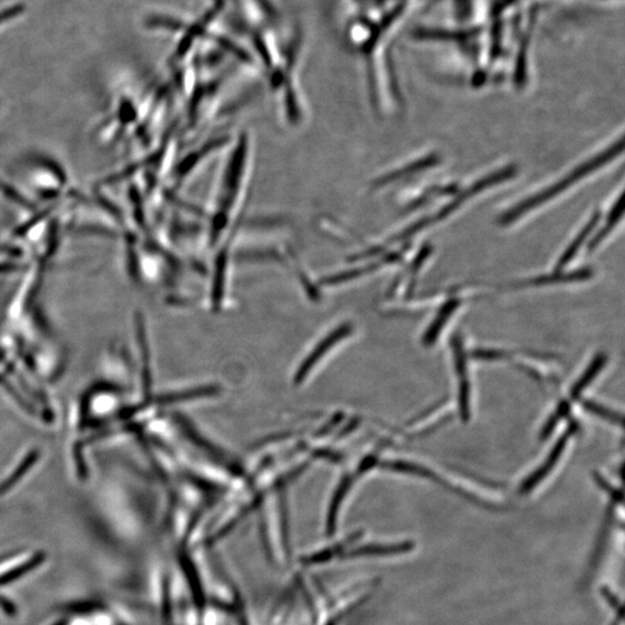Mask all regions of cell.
Wrapping results in <instances>:
<instances>
[{"mask_svg":"<svg viewBox=\"0 0 625 625\" xmlns=\"http://www.w3.org/2000/svg\"><path fill=\"white\" fill-rule=\"evenodd\" d=\"M601 593H602L603 598L606 600V602L609 603L614 609H616L617 611H623V606H622L620 600L617 599V596H615L614 593L611 592L609 588L602 587Z\"/></svg>","mask_w":625,"mask_h":625,"instance_id":"21","label":"cell"},{"mask_svg":"<svg viewBox=\"0 0 625 625\" xmlns=\"http://www.w3.org/2000/svg\"><path fill=\"white\" fill-rule=\"evenodd\" d=\"M458 406L462 419L468 421L470 418V384L468 379L461 380L458 384Z\"/></svg>","mask_w":625,"mask_h":625,"instance_id":"15","label":"cell"},{"mask_svg":"<svg viewBox=\"0 0 625 625\" xmlns=\"http://www.w3.org/2000/svg\"><path fill=\"white\" fill-rule=\"evenodd\" d=\"M599 213H596V215H594V216L592 217V219L589 220V221L585 225L584 228L581 230L580 233L577 235V238L573 240L572 243L566 248L565 252L563 253L562 257L559 258V262H557V270H561V269L564 268L569 262L572 260L573 257L576 256L578 249L580 248L581 245L584 243L585 240L587 238L588 235L591 234V232L593 231V228L596 226V223L599 221Z\"/></svg>","mask_w":625,"mask_h":625,"instance_id":"8","label":"cell"},{"mask_svg":"<svg viewBox=\"0 0 625 625\" xmlns=\"http://www.w3.org/2000/svg\"><path fill=\"white\" fill-rule=\"evenodd\" d=\"M583 408L588 413H593V415H596L600 418H603V419H606V421H611L613 424L622 425V421H623V417L617 411H614V410L609 409L606 406H601V404L594 402V401H587V400L583 401Z\"/></svg>","mask_w":625,"mask_h":625,"instance_id":"13","label":"cell"},{"mask_svg":"<svg viewBox=\"0 0 625 625\" xmlns=\"http://www.w3.org/2000/svg\"><path fill=\"white\" fill-rule=\"evenodd\" d=\"M23 11H25V6L23 4H18L0 12V25L5 23V21H8V20L19 16Z\"/></svg>","mask_w":625,"mask_h":625,"instance_id":"20","label":"cell"},{"mask_svg":"<svg viewBox=\"0 0 625 625\" xmlns=\"http://www.w3.org/2000/svg\"><path fill=\"white\" fill-rule=\"evenodd\" d=\"M415 548V543L411 541H406L402 543L396 544H369L357 548L354 550L346 552L345 557H363V556H391V554H401L410 552Z\"/></svg>","mask_w":625,"mask_h":625,"instance_id":"4","label":"cell"},{"mask_svg":"<svg viewBox=\"0 0 625 625\" xmlns=\"http://www.w3.org/2000/svg\"><path fill=\"white\" fill-rule=\"evenodd\" d=\"M452 346H453V354H454L455 371L458 373V378L461 380L468 379V367H467V356H465L463 342L460 334L452 339Z\"/></svg>","mask_w":625,"mask_h":625,"instance_id":"12","label":"cell"},{"mask_svg":"<svg viewBox=\"0 0 625 625\" xmlns=\"http://www.w3.org/2000/svg\"><path fill=\"white\" fill-rule=\"evenodd\" d=\"M219 393V387L216 386H205V387L190 388L186 391H177L171 395H164V397L159 400L160 403H175L195 398L210 397Z\"/></svg>","mask_w":625,"mask_h":625,"instance_id":"10","label":"cell"},{"mask_svg":"<svg viewBox=\"0 0 625 625\" xmlns=\"http://www.w3.org/2000/svg\"><path fill=\"white\" fill-rule=\"evenodd\" d=\"M35 460H36V455L34 454L27 458L26 462L20 465L19 469H18L15 473L12 474L11 476H10V478H8L6 482L1 484V487H0V493H1V492L8 491V489L12 488V485L16 483V482L20 480V475L27 473V470L29 469L30 465H32V463H34Z\"/></svg>","mask_w":625,"mask_h":625,"instance_id":"18","label":"cell"},{"mask_svg":"<svg viewBox=\"0 0 625 625\" xmlns=\"http://www.w3.org/2000/svg\"><path fill=\"white\" fill-rule=\"evenodd\" d=\"M606 360H608V358H606V354H596V358L593 359L587 369L583 373L580 379L576 381V384H573L572 389H571V398L572 400H578V398L580 397L581 393L585 391V388L588 387L593 380L596 379V376L602 371L603 366L606 365Z\"/></svg>","mask_w":625,"mask_h":625,"instance_id":"7","label":"cell"},{"mask_svg":"<svg viewBox=\"0 0 625 625\" xmlns=\"http://www.w3.org/2000/svg\"><path fill=\"white\" fill-rule=\"evenodd\" d=\"M351 485H352V477L345 476L341 480L339 488L336 489L332 502H330V507L328 511L327 524H326L328 535H332L335 532L337 514H339L343 500L345 498L346 493L350 490Z\"/></svg>","mask_w":625,"mask_h":625,"instance_id":"6","label":"cell"},{"mask_svg":"<svg viewBox=\"0 0 625 625\" xmlns=\"http://www.w3.org/2000/svg\"><path fill=\"white\" fill-rule=\"evenodd\" d=\"M622 621H623V620H622V618H620V620H618V621H616V623H614L613 625H620V623H621Z\"/></svg>","mask_w":625,"mask_h":625,"instance_id":"22","label":"cell"},{"mask_svg":"<svg viewBox=\"0 0 625 625\" xmlns=\"http://www.w3.org/2000/svg\"><path fill=\"white\" fill-rule=\"evenodd\" d=\"M460 304H461V302L458 300V299H452V300H448L439 309V312L434 317V320L428 326V330L425 332L424 337H423V343H424L425 345L430 346L436 343L440 332H443V327L446 326L447 322L452 317V315L454 314Z\"/></svg>","mask_w":625,"mask_h":625,"instance_id":"5","label":"cell"},{"mask_svg":"<svg viewBox=\"0 0 625 625\" xmlns=\"http://www.w3.org/2000/svg\"><path fill=\"white\" fill-rule=\"evenodd\" d=\"M622 213H623V198L621 196V197L618 198V201L615 203L613 208H611V215H609V218H608V223L603 226L602 231L600 232L598 236L591 243V250L594 249L600 242L602 241L603 238L611 233V230L614 228L615 223L621 219Z\"/></svg>","mask_w":625,"mask_h":625,"instance_id":"14","label":"cell"},{"mask_svg":"<svg viewBox=\"0 0 625 625\" xmlns=\"http://www.w3.org/2000/svg\"><path fill=\"white\" fill-rule=\"evenodd\" d=\"M384 468L396 473L409 474V475H416V476L425 477V478H433V474L421 465L410 463L406 461H387L384 462Z\"/></svg>","mask_w":625,"mask_h":625,"instance_id":"11","label":"cell"},{"mask_svg":"<svg viewBox=\"0 0 625 625\" xmlns=\"http://www.w3.org/2000/svg\"><path fill=\"white\" fill-rule=\"evenodd\" d=\"M569 411V404L567 402H563L559 404L557 410L554 411V415L548 419L547 423L544 425L543 430L541 432V439L546 440L548 437L550 436L554 428L557 426L559 421L563 419Z\"/></svg>","mask_w":625,"mask_h":625,"instance_id":"16","label":"cell"},{"mask_svg":"<svg viewBox=\"0 0 625 625\" xmlns=\"http://www.w3.org/2000/svg\"><path fill=\"white\" fill-rule=\"evenodd\" d=\"M181 563H182L183 569H184V574H186L188 583H189L190 587H191L195 603H196V606H197L198 609L201 613L203 609H204L205 598L197 569L191 562V559H188L186 556H183Z\"/></svg>","mask_w":625,"mask_h":625,"instance_id":"9","label":"cell"},{"mask_svg":"<svg viewBox=\"0 0 625 625\" xmlns=\"http://www.w3.org/2000/svg\"><path fill=\"white\" fill-rule=\"evenodd\" d=\"M351 332H352V326L349 323H345L339 326V328H336L334 332H330L329 335L326 336L324 339H322V341L315 346V349L307 356L305 360L302 361V364L299 366L298 371H297L295 376H294V384H302V381L308 376V373L317 366V363H319L329 351L332 350V347H334L336 344H339L341 341L345 339L346 336L350 335Z\"/></svg>","mask_w":625,"mask_h":625,"instance_id":"2","label":"cell"},{"mask_svg":"<svg viewBox=\"0 0 625 625\" xmlns=\"http://www.w3.org/2000/svg\"><path fill=\"white\" fill-rule=\"evenodd\" d=\"M506 356V352L500 350H484V349H477L474 351L473 357L480 360H500L504 359Z\"/></svg>","mask_w":625,"mask_h":625,"instance_id":"19","label":"cell"},{"mask_svg":"<svg viewBox=\"0 0 625 625\" xmlns=\"http://www.w3.org/2000/svg\"><path fill=\"white\" fill-rule=\"evenodd\" d=\"M576 431H577V424H576V423H572V424L569 425V428L566 430L565 433L559 438V441L554 443V448H552V450H551L549 455H548V458H546L543 465H540L539 468L536 469L535 471L530 474V475L526 478L525 482L521 484V493H528L529 491H532V489L536 488L537 484L542 482V480L549 475L551 470L554 469V465H557L559 458L562 456L563 452L565 450L566 445H567V441H569V438L574 434V432Z\"/></svg>","mask_w":625,"mask_h":625,"instance_id":"3","label":"cell"},{"mask_svg":"<svg viewBox=\"0 0 625 625\" xmlns=\"http://www.w3.org/2000/svg\"><path fill=\"white\" fill-rule=\"evenodd\" d=\"M344 546H345V544H344ZM344 546L332 548V549H326V550L321 551V552L310 554V556H307V557L302 559V562L305 563V564H308V565L328 562V561L332 559L336 554H339V551L343 550V547H344Z\"/></svg>","mask_w":625,"mask_h":625,"instance_id":"17","label":"cell"},{"mask_svg":"<svg viewBox=\"0 0 625 625\" xmlns=\"http://www.w3.org/2000/svg\"><path fill=\"white\" fill-rule=\"evenodd\" d=\"M328 625H336V623L335 622H330V623H329Z\"/></svg>","mask_w":625,"mask_h":625,"instance_id":"23","label":"cell"},{"mask_svg":"<svg viewBox=\"0 0 625 625\" xmlns=\"http://www.w3.org/2000/svg\"><path fill=\"white\" fill-rule=\"evenodd\" d=\"M623 151V140L618 143H614L609 149H606L600 153L599 156H593L592 159L585 161L584 164L574 168L567 175L564 176L559 182L554 183L552 186H548L543 191L539 194L527 198L526 201H521L517 206H514L508 212L505 213L502 217V223H511L519 219L521 216L526 213L530 212L540 205L546 204L548 201H551L552 198L557 197L559 195L563 194L565 189L569 186L577 184L580 182V180L585 179L586 176L592 174L593 171L603 167L604 164H608V161L613 160L618 153Z\"/></svg>","mask_w":625,"mask_h":625,"instance_id":"1","label":"cell"}]
</instances>
